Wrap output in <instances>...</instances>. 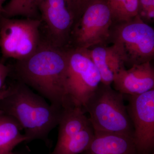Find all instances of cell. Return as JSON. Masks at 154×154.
Returning <instances> with one entry per match:
<instances>
[{"instance_id":"1","label":"cell","mask_w":154,"mask_h":154,"mask_svg":"<svg viewBox=\"0 0 154 154\" xmlns=\"http://www.w3.org/2000/svg\"><path fill=\"white\" fill-rule=\"evenodd\" d=\"M67 50L42 38L32 55L17 60L14 71L17 81L33 89L51 105L63 108L70 106L66 90Z\"/></svg>"},{"instance_id":"2","label":"cell","mask_w":154,"mask_h":154,"mask_svg":"<svg viewBox=\"0 0 154 154\" xmlns=\"http://www.w3.org/2000/svg\"><path fill=\"white\" fill-rule=\"evenodd\" d=\"M62 110L18 81L7 87V93L0 99V113L18 122L27 142L46 140L58 125Z\"/></svg>"},{"instance_id":"3","label":"cell","mask_w":154,"mask_h":154,"mask_svg":"<svg viewBox=\"0 0 154 154\" xmlns=\"http://www.w3.org/2000/svg\"><path fill=\"white\" fill-rule=\"evenodd\" d=\"M124 99V94L111 85L100 83L83 108L89 113L94 131L125 135L133 138V128Z\"/></svg>"},{"instance_id":"4","label":"cell","mask_w":154,"mask_h":154,"mask_svg":"<svg viewBox=\"0 0 154 154\" xmlns=\"http://www.w3.org/2000/svg\"><path fill=\"white\" fill-rule=\"evenodd\" d=\"M109 43L125 67L151 62L154 57V30L138 16L113 24Z\"/></svg>"},{"instance_id":"5","label":"cell","mask_w":154,"mask_h":154,"mask_svg":"<svg viewBox=\"0 0 154 154\" xmlns=\"http://www.w3.org/2000/svg\"><path fill=\"white\" fill-rule=\"evenodd\" d=\"M40 19H15L0 15V49L4 58L22 60L41 43Z\"/></svg>"},{"instance_id":"6","label":"cell","mask_w":154,"mask_h":154,"mask_svg":"<svg viewBox=\"0 0 154 154\" xmlns=\"http://www.w3.org/2000/svg\"><path fill=\"white\" fill-rule=\"evenodd\" d=\"M113 24L105 0H94L74 25L69 48L85 50L107 45Z\"/></svg>"},{"instance_id":"7","label":"cell","mask_w":154,"mask_h":154,"mask_svg":"<svg viewBox=\"0 0 154 154\" xmlns=\"http://www.w3.org/2000/svg\"><path fill=\"white\" fill-rule=\"evenodd\" d=\"M68 67L66 90L72 106L84 108L101 83L99 71L82 50L66 48Z\"/></svg>"},{"instance_id":"8","label":"cell","mask_w":154,"mask_h":154,"mask_svg":"<svg viewBox=\"0 0 154 154\" xmlns=\"http://www.w3.org/2000/svg\"><path fill=\"white\" fill-rule=\"evenodd\" d=\"M133 128L136 154H151L154 149V89L140 95H124Z\"/></svg>"},{"instance_id":"9","label":"cell","mask_w":154,"mask_h":154,"mask_svg":"<svg viewBox=\"0 0 154 154\" xmlns=\"http://www.w3.org/2000/svg\"><path fill=\"white\" fill-rule=\"evenodd\" d=\"M37 8L46 33L43 39L59 48H68L74 20L66 0H38Z\"/></svg>"},{"instance_id":"10","label":"cell","mask_w":154,"mask_h":154,"mask_svg":"<svg viewBox=\"0 0 154 154\" xmlns=\"http://www.w3.org/2000/svg\"><path fill=\"white\" fill-rule=\"evenodd\" d=\"M116 91L126 95H140L154 89V69L151 62L121 68L113 80Z\"/></svg>"},{"instance_id":"11","label":"cell","mask_w":154,"mask_h":154,"mask_svg":"<svg viewBox=\"0 0 154 154\" xmlns=\"http://www.w3.org/2000/svg\"><path fill=\"white\" fill-rule=\"evenodd\" d=\"M82 154H136V151L133 140L131 137L95 131L92 142Z\"/></svg>"},{"instance_id":"12","label":"cell","mask_w":154,"mask_h":154,"mask_svg":"<svg viewBox=\"0 0 154 154\" xmlns=\"http://www.w3.org/2000/svg\"><path fill=\"white\" fill-rule=\"evenodd\" d=\"M82 50L91 58L99 71L101 83L111 85L114 75L121 68L125 67L112 46L97 45Z\"/></svg>"},{"instance_id":"13","label":"cell","mask_w":154,"mask_h":154,"mask_svg":"<svg viewBox=\"0 0 154 154\" xmlns=\"http://www.w3.org/2000/svg\"><path fill=\"white\" fill-rule=\"evenodd\" d=\"M81 107L69 106L63 108L59 122L56 144L62 143L85 128L91 123Z\"/></svg>"},{"instance_id":"14","label":"cell","mask_w":154,"mask_h":154,"mask_svg":"<svg viewBox=\"0 0 154 154\" xmlns=\"http://www.w3.org/2000/svg\"><path fill=\"white\" fill-rule=\"evenodd\" d=\"M22 130L14 118L0 113V154H10L19 144L27 142Z\"/></svg>"},{"instance_id":"15","label":"cell","mask_w":154,"mask_h":154,"mask_svg":"<svg viewBox=\"0 0 154 154\" xmlns=\"http://www.w3.org/2000/svg\"><path fill=\"white\" fill-rule=\"evenodd\" d=\"M95 135L90 123L85 128L62 143L56 145L51 154L82 153L89 147Z\"/></svg>"},{"instance_id":"16","label":"cell","mask_w":154,"mask_h":154,"mask_svg":"<svg viewBox=\"0 0 154 154\" xmlns=\"http://www.w3.org/2000/svg\"><path fill=\"white\" fill-rule=\"evenodd\" d=\"M113 24L127 22L138 15V0H105Z\"/></svg>"},{"instance_id":"17","label":"cell","mask_w":154,"mask_h":154,"mask_svg":"<svg viewBox=\"0 0 154 154\" xmlns=\"http://www.w3.org/2000/svg\"><path fill=\"white\" fill-rule=\"evenodd\" d=\"M38 0H10L2 9L1 15L8 18L22 16L25 18L40 19L37 8Z\"/></svg>"},{"instance_id":"18","label":"cell","mask_w":154,"mask_h":154,"mask_svg":"<svg viewBox=\"0 0 154 154\" xmlns=\"http://www.w3.org/2000/svg\"><path fill=\"white\" fill-rule=\"evenodd\" d=\"M94 0H66L69 11L71 14L74 24Z\"/></svg>"},{"instance_id":"19","label":"cell","mask_w":154,"mask_h":154,"mask_svg":"<svg viewBox=\"0 0 154 154\" xmlns=\"http://www.w3.org/2000/svg\"><path fill=\"white\" fill-rule=\"evenodd\" d=\"M138 16L147 23L153 21L154 0H138Z\"/></svg>"},{"instance_id":"20","label":"cell","mask_w":154,"mask_h":154,"mask_svg":"<svg viewBox=\"0 0 154 154\" xmlns=\"http://www.w3.org/2000/svg\"><path fill=\"white\" fill-rule=\"evenodd\" d=\"M11 68L0 62V93L5 87L7 78L11 74Z\"/></svg>"},{"instance_id":"21","label":"cell","mask_w":154,"mask_h":154,"mask_svg":"<svg viewBox=\"0 0 154 154\" xmlns=\"http://www.w3.org/2000/svg\"><path fill=\"white\" fill-rule=\"evenodd\" d=\"M7 87H6L5 86L4 87L2 90L1 91V93H0V99H2V98L5 95L6 93H7Z\"/></svg>"},{"instance_id":"22","label":"cell","mask_w":154,"mask_h":154,"mask_svg":"<svg viewBox=\"0 0 154 154\" xmlns=\"http://www.w3.org/2000/svg\"><path fill=\"white\" fill-rule=\"evenodd\" d=\"M5 1L6 0H0V15H1L2 9L3 7V4Z\"/></svg>"},{"instance_id":"23","label":"cell","mask_w":154,"mask_h":154,"mask_svg":"<svg viewBox=\"0 0 154 154\" xmlns=\"http://www.w3.org/2000/svg\"><path fill=\"white\" fill-rule=\"evenodd\" d=\"M10 154H29L27 153L24 152H12Z\"/></svg>"}]
</instances>
